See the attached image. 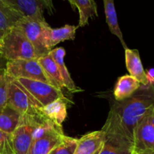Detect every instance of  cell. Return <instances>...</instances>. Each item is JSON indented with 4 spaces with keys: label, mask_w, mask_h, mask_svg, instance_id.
<instances>
[{
    "label": "cell",
    "mask_w": 154,
    "mask_h": 154,
    "mask_svg": "<svg viewBox=\"0 0 154 154\" xmlns=\"http://www.w3.org/2000/svg\"><path fill=\"white\" fill-rule=\"evenodd\" d=\"M137 154H154V149H142V150H135Z\"/></svg>",
    "instance_id": "cell-28"
},
{
    "label": "cell",
    "mask_w": 154,
    "mask_h": 154,
    "mask_svg": "<svg viewBox=\"0 0 154 154\" xmlns=\"http://www.w3.org/2000/svg\"><path fill=\"white\" fill-rule=\"evenodd\" d=\"M50 54L57 63L60 70V75L63 82V86L71 92H77L79 91L78 88L75 85L73 79L69 74V70L64 62V57L66 55V50L63 48H57L50 51Z\"/></svg>",
    "instance_id": "cell-18"
},
{
    "label": "cell",
    "mask_w": 154,
    "mask_h": 154,
    "mask_svg": "<svg viewBox=\"0 0 154 154\" xmlns=\"http://www.w3.org/2000/svg\"><path fill=\"white\" fill-rule=\"evenodd\" d=\"M69 102V101L66 97H63L44 106L42 111L47 118L56 123L62 125L67 116Z\"/></svg>",
    "instance_id": "cell-16"
},
{
    "label": "cell",
    "mask_w": 154,
    "mask_h": 154,
    "mask_svg": "<svg viewBox=\"0 0 154 154\" xmlns=\"http://www.w3.org/2000/svg\"><path fill=\"white\" fill-rule=\"evenodd\" d=\"M26 35L33 45L38 57L46 54L51 50L45 40V31L48 24L45 20H38L29 17H23L17 25Z\"/></svg>",
    "instance_id": "cell-6"
},
{
    "label": "cell",
    "mask_w": 154,
    "mask_h": 154,
    "mask_svg": "<svg viewBox=\"0 0 154 154\" xmlns=\"http://www.w3.org/2000/svg\"><path fill=\"white\" fill-rule=\"evenodd\" d=\"M67 1L69 2V3H70L71 5H72V8L75 9V4H74V1H73V0H67Z\"/></svg>",
    "instance_id": "cell-30"
},
{
    "label": "cell",
    "mask_w": 154,
    "mask_h": 154,
    "mask_svg": "<svg viewBox=\"0 0 154 154\" xmlns=\"http://www.w3.org/2000/svg\"><path fill=\"white\" fill-rule=\"evenodd\" d=\"M105 139V134L102 130L87 133L78 139L74 154H100Z\"/></svg>",
    "instance_id": "cell-11"
},
{
    "label": "cell",
    "mask_w": 154,
    "mask_h": 154,
    "mask_svg": "<svg viewBox=\"0 0 154 154\" xmlns=\"http://www.w3.org/2000/svg\"><path fill=\"white\" fill-rule=\"evenodd\" d=\"M0 154H16L12 146L11 137L6 139L0 147Z\"/></svg>",
    "instance_id": "cell-25"
},
{
    "label": "cell",
    "mask_w": 154,
    "mask_h": 154,
    "mask_svg": "<svg viewBox=\"0 0 154 154\" xmlns=\"http://www.w3.org/2000/svg\"><path fill=\"white\" fill-rule=\"evenodd\" d=\"M132 154H137V152H135V151H134V152H132Z\"/></svg>",
    "instance_id": "cell-31"
},
{
    "label": "cell",
    "mask_w": 154,
    "mask_h": 154,
    "mask_svg": "<svg viewBox=\"0 0 154 154\" xmlns=\"http://www.w3.org/2000/svg\"><path fill=\"white\" fill-rule=\"evenodd\" d=\"M9 77L5 68L0 69V111L7 106Z\"/></svg>",
    "instance_id": "cell-24"
},
{
    "label": "cell",
    "mask_w": 154,
    "mask_h": 154,
    "mask_svg": "<svg viewBox=\"0 0 154 154\" xmlns=\"http://www.w3.org/2000/svg\"><path fill=\"white\" fill-rule=\"evenodd\" d=\"M103 2L106 22L109 27L110 31L111 32L112 34L115 35L118 38L124 49H126L127 48V45L123 39V33H122L120 26H119L117 12H116L115 6H114V0H103Z\"/></svg>",
    "instance_id": "cell-20"
},
{
    "label": "cell",
    "mask_w": 154,
    "mask_h": 154,
    "mask_svg": "<svg viewBox=\"0 0 154 154\" xmlns=\"http://www.w3.org/2000/svg\"><path fill=\"white\" fill-rule=\"evenodd\" d=\"M48 118L44 114H22L19 123L11 134L12 146L16 154H26L32 141L34 130Z\"/></svg>",
    "instance_id": "cell-4"
},
{
    "label": "cell",
    "mask_w": 154,
    "mask_h": 154,
    "mask_svg": "<svg viewBox=\"0 0 154 154\" xmlns=\"http://www.w3.org/2000/svg\"><path fill=\"white\" fill-rule=\"evenodd\" d=\"M38 60L43 68L46 75L51 80L54 87L60 89V90H62V88L64 87L63 79L60 75L57 63L53 58L51 54L50 53L44 54V55L39 57L38 58Z\"/></svg>",
    "instance_id": "cell-19"
},
{
    "label": "cell",
    "mask_w": 154,
    "mask_h": 154,
    "mask_svg": "<svg viewBox=\"0 0 154 154\" xmlns=\"http://www.w3.org/2000/svg\"><path fill=\"white\" fill-rule=\"evenodd\" d=\"M17 81L43 107L58 98L65 97L62 90L45 82L23 78L18 79Z\"/></svg>",
    "instance_id": "cell-8"
},
{
    "label": "cell",
    "mask_w": 154,
    "mask_h": 154,
    "mask_svg": "<svg viewBox=\"0 0 154 154\" xmlns=\"http://www.w3.org/2000/svg\"><path fill=\"white\" fill-rule=\"evenodd\" d=\"M79 11V27L87 25L90 18L98 16L97 5L94 0H73Z\"/></svg>",
    "instance_id": "cell-21"
},
{
    "label": "cell",
    "mask_w": 154,
    "mask_h": 154,
    "mask_svg": "<svg viewBox=\"0 0 154 154\" xmlns=\"http://www.w3.org/2000/svg\"><path fill=\"white\" fill-rule=\"evenodd\" d=\"M146 75H147V81H148V84L150 85H154V69H148L146 72Z\"/></svg>",
    "instance_id": "cell-26"
},
{
    "label": "cell",
    "mask_w": 154,
    "mask_h": 154,
    "mask_svg": "<svg viewBox=\"0 0 154 154\" xmlns=\"http://www.w3.org/2000/svg\"><path fill=\"white\" fill-rule=\"evenodd\" d=\"M78 27L73 25H65L60 28L53 29L48 26L45 31V40L50 50L61 42L66 40H74L75 33Z\"/></svg>",
    "instance_id": "cell-14"
},
{
    "label": "cell",
    "mask_w": 154,
    "mask_h": 154,
    "mask_svg": "<svg viewBox=\"0 0 154 154\" xmlns=\"http://www.w3.org/2000/svg\"><path fill=\"white\" fill-rule=\"evenodd\" d=\"M141 85V83L131 75H125L120 77L114 91L116 101H122L131 97Z\"/></svg>",
    "instance_id": "cell-17"
},
{
    "label": "cell",
    "mask_w": 154,
    "mask_h": 154,
    "mask_svg": "<svg viewBox=\"0 0 154 154\" xmlns=\"http://www.w3.org/2000/svg\"><path fill=\"white\" fill-rule=\"evenodd\" d=\"M13 8L22 14L23 17L45 20L44 12L47 11L50 14L54 12L52 0H3Z\"/></svg>",
    "instance_id": "cell-10"
},
{
    "label": "cell",
    "mask_w": 154,
    "mask_h": 154,
    "mask_svg": "<svg viewBox=\"0 0 154 154\" xmlns=\"http://www.w3.org/2000/svg\"><path fill=\"white\" fill-rule=\"evenodd\" d=\"M153 104L154 85H141L132 96L113 104L102 130L105 134L119 136L134 143L137 125Z\"/></svg>",
    "instance_id": "cell-1"
},
{
    "label": "cell",
    "mask_w": 154,
    "mask_h": 154,
    "mask_svg": "<svg viewBox=\"0 0 154 154\" xmlns=\"http://www.w3.org/2000/svg\"><path fill=\"white\" fill-rule=\"evenodd\" d=\"M126 65L129 75L135 77L142 85H148L146 72L143 67L139 51L137 49H125Z\"/></svg>",
    "instance_id": "cell-13"
},
{
    "label": "cell",
    "mask_w": 154,
    "mask_h": 154,
    "mask_svg": "<svg viewBox=\"0 0 154 154\" xmlns=\"http://www.w3.org/2000/svg\"><path fill=\"white\" fill-rule=\"evenodd\" d=\"M20 116V113L7 105L0 111V129L11 134L19 123Z\"/></svg>",
    "instance_id": "cell-22"
},
{
    "label": "cell",
    "mask_w": 154,
    "mask_h": 154,
    "mask_svg": "<svg viewBox=\"0 0 154 154\" xmlns=\"http://www.w3.org/2000/svg\"><path fill=\"white\" fill-rule=\"evenodd\" d=\"M135 150L154 149V104L148 109L134 131Z\"/></svg>",
    "instance_id": "cell-7"
},
{
    "label": "cell",
    "mask_w": 154,
    "mask_h": 154,
    "mask_svg": "<svg viewBox=\"0 0 154 154\" xmlns=\"http://www.w3.org/2000/svg\"><path fill=\"white\" fill-rule=\"evenodd\" d=\"M0 147H1V146H0Z\"/></svg>",
    "instance_id": "cell-32"
},
{
    "label": "cell",
    "mask_w": 154,
    "mask_h": 154,
    "mask_svg": "<svg viewBox=\"0 0 154 154\" xmlns=\"http://www.w3.org/2000/svg\"><path fill=\"white\" fill-rule=\"evenodd\" d=\"M78 139L65 135L63 140L48 154H74Z\"/></svg>",
    "instance_id": "cell-23"
},
{
    "label": "cell",
    "mask_w": 154,
    "mask_h": 154,
    "mask_svg": "<svg viewBox=\"0 0 154 154\" xmlns=\"http://www.w3.org/2000/svg\"><path fill=\"white\" fill-rule=\"evenodd\" d=\"M23 15L14 8L0 0V39L9 30L17 25Z\"/></svg>",
    "instance_id": "cell-15"
},
{
    "label": "cell",
    "mask_w": 154,
    "mask_h": 154,
    "mask_svg": "<svg viewBox=\"0 0 154 154\" xmlns=\"http://www.w3.org/2000/svg\"><path fill=\"white\" fill-rule=\"evenodd\" d=\"M64 136L62 125L54 124L42 136L33 139L26 154H48L63 140Z\"/></svg>",
    "instance_id": "cell-9"
},
{
    "label": "cell",
    "mask_w": 154,
    "mask_h": 154,
    "mask_svg": "<svg viewBox=\"0 0 154 154\" xmlns=\"http://www.w3.org/2000/svg\"><path fill=\"white\" fill-rule=\"evenodd\" d=\"M7 105L21 115L44 114L42 111L43 106L17 81V79L11 77H9Z\"/></svg>",
    "instance_id": "cell-3"
},
{
    "label": "cell",
    "mask_w": 154,
    "mask_h": 154,
    "mask_svg": "<svg viewBox=\"0 0 154 154\" xmlns=\"http://www.w3.org/2000/svg\"><path fill=\"white\" fill-rule=\"evenodd\" d=\"M7 62H8L7 60L3 58V57L0 55V69H2V68H5L6 64H7Z\"/></svg>",
    "instance_id": "cell-29"
},
{
    "label": "cell",
    "mask_w": 154,
    "mask_h": 154,
    "mask_svg": "<svg viewBox=\"0 0 154 154\" xmlns=\"http://www.w3.org/2000/svg\"><path fill=\"white\" fill-rule=\"evenodd\" d=\"M0 55L5 60L38 58L23 32L15 26L0 39Z\"/></svg>",
    "instance_id": "cell-2"
},
{
    "label": "cell",
    "mask_w": 154,
    "mask_h": 154,
    "mask_svg": "<svg viewBox=\"0 0 154 154\" xmlns=\"http://www.w3.org/2000/svg\"><path fill=\"white\" fill-rule=\"evenodd\" d=\"M11 137V134H8V133L5 132V131H2L0 129V146L2 145V143H4L5 140H6L7 138Z\"/></svg>",
    "instance_id": "cell-27"
},
{
    "label": "cell",
    "mask_w": 154,
    "mask_h": 154,
    "mask_svg": "<svg viewBox=\"0 0 154 154\" xmlns=\"http://www.w3.org/2000/svg\"><path fill=\"white\" fill-rule=\"evenodd\" d=\"M5 69L7 75L12 79H18L23 78L38 80L54 85L39 63L38 58L8 60Z\"/></svg>",
    "instance_id": "cell-5"
},
{
    "label": "cell",
    "mask_w": 154,
    "mask_h": 154,
    "mask_svg": "<svg viewBox=\"0 0 154 154\" xmlns=\"http://www.w3.org/2000/svg\"><path fill=\"white\" fill-rule=\"evenodd\" d=\"M135 151L133 142L112 134H105V143L100 154H132Z\"/></svg>",
    "instance_id": "cell-12"
}]
</instances>
